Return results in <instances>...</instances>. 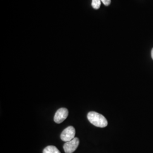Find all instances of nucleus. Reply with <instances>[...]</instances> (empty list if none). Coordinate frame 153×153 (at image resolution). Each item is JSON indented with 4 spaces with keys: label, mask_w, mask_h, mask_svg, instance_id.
Returning a JSON list of instances; mask_svg holds the SVG:
<instances>
[{
    "label": "nucleus",
    "mask_w": 153,
    "mask_h": 153,
    "mask_svg": "<svg viewBox=\"0 0 153 153\" xmlns=\"http://www.w3.org/2000/svg\"><path fill=\"white\" fill-rule=\"evenodd\" d=\"M101 4V0H92L91 5L94 9H99Z\"/></svg>",
    "instance_id": "nucleus-6"
},
{
    "label": "nucleus",
    "mask_w": 153,
    "mask_h": 153,
    "mask_svg": "<svg viewBox=\"0 0 153 153\" xmlns=\"http://www.w3.org/2000/svg\"><path fill=\"white\" fill-rule=\"evenodd\" d=\"M76 130L72 126L65 128L61 134V139L64 142H68L75 138Z\"/></svg>",
    "instance_id": "nucleus-2"
},
{
    "label": "nucleus",
    "mask_w": 153,
    "mask_h": 153,
    "mask_svg": "<svg viewBox=\"0 0 153 153\" xmlns=\"http://www.w3.org/2000/svg\"><path fill=\"white\" fill-rule=\"evenodd\" d=\"M101 2H103V4H104L105 6L109 5V4L111 2V0H101Z\"/></svg>",
    "instance_id": "nucleus-7"
},
{
    "label": "nucleus",
    "mask_w": 153,
    "mask_h": 153,
    "mask_svg": "<svg viewBox=\"0 0 153 153\" xmlns=\"http://www.w3.org/2000/svg\"><path fill=\"white\" fill-rule=\"evenodd\" d=\"M43 153H61L59 149L55 146H48L44 148Z\"/></svg>",
    "instance_id": "nucleus-5"
},
{
    "label": "nucleus",
    "mask_w": 153,
    "mask_h": 153,
    "mask_svg": "<svg viewBox=\"0 0 153 153\" xmlns=\"http://www.w3.org/2000/svg\"><path fill=\"white\" fill-rule=\"evenodd\" d=\"M88 119L92 124L97 127L104 128L108 125V121L104 116L94 111L88 112Z\"/></svg>",
    "instance_id": "nucleus-1"
},
{
    "label": "nucleus",
    "mask_w": 153,
    "mask_h": 153,
    "mask_svg": "<svg viewBox=\"0 0 153 153\" xmlns=\"http://www.w3.org/2000/svg\"><path fill=\"white\" fill-rule=\"evenodd\" d=\"M68 114V110L65 108H61L58 109L54 116V121L57 124H60L67 118Z\"/></svg>",
    "instance_id": "nucleus-4"
},
{
    "label": "nucleus",
    "mask_w": 153,
    "mask_h": 153,
    "mask_svg": "<svg viewBox=\"0 0 153 153\" xmlns=\"http://www.w3.org/2000/svg\"><path fill=\"white\" fill-rule=\"evenodd\" d=\"M152 59H153V48L152 50Z\"/></svg>",
    "instance_id": "nucleus-8"
},
{
    "label": "nucleus",
    "mask_w": 153,
    "mask_h": 153,
    "mask_svg": "<svg viewBox=\"0 0 153 153\" xmlns=\"http://www.w3.org/2000/svg\"><path fill=\"white\" fill-rule=\"evenodd\" d=\"M79 143L78 138H74L71 141L66 142L64 145V150L65 153H73L75 152Z\"/></svg>",
    "instance_id": "nucleus-3"
}]
</instances>
